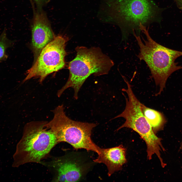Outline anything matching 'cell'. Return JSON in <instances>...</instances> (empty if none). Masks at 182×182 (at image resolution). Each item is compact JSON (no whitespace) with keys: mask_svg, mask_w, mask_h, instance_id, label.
<instances>
[{"mask_svg":"<svg viewBox=\"0 0 182 182\" xmlns=\"http://www.w3.org/2000/svg\"><path fill=\"white\" fill-rule=\"evenodd\" d=\"M111 21L119 26L123 38L139 33L141 28L160 23L166 9L159 7L152 0H110Z\"/></svg>","mask_w":182,"mask_h":182,"instance_id":"6da1fadb","label":"cell"},{"mask_svg":"<svg viewBox=\"0 0 182 182\" xmlns=\"http://www.w3.org/2000/svg\"><path fill=\"white\" fill-rule=\"evenodd\" d=\"M146 36L143 42L139 35L134 33L140 48L137 56L140 60L144 61L147 64L151 72V77L156 86L159 88L158 92L156 95H160L166 87L167 80L175 71L182 69L178 66L175 60L182 56V52L177 51L163 46L154 41L151 37L146 27L141 29Z\"/></svg>","mask_w":182,"mask_h":182,"instance_id":"7a4b0ae2","label":"cell"},{"mask_svg":"<svg viewBox=\"0 0 182 182\" xmlns=\"http://www.w3.org/2000/svg\"><path fill=\"white\" fill-rule=\"evenodd\" d=\"M75 50L76 55L69 65V78L58 91V97L66 89L72 87L74 90V97L77 99L80 89L89 76L92 74L95 76L107 74L114 65L113 61L99 47H77Z\"/></svg>","mask_w":182,"mask_h":182,"instance_id":"3957f363","label":"cell"},{"mask_svg":"<svg viewBox=\"0 0 182 182\" xmlns=\"http://www.w3.org/2000/svg\"><path fill=\"white\" fill-rule=\"evenodd\" d=\"M47 122L32 121L25 125L13 156V167L29 163L40 164L58 143L54 134L47 126Z\"/></svg>","mask_w":182,"mask_h":182,"instance_id":"277c9868","label":"cell"},{"mask_svg":"<svg viewBox=\"0 0 182 182\" xmlns=\"http://www.w3.org/2000/svg\"><path fill=\"white\" fill-rule=\"evenodd\" d=\"M52 111L53 118L47 122V125L54 134L58 143L65 142L75 149H85L99 154L100 147L93 142L91 137L92 131L96 124L71 119L66 116L63 105H59Z\"/></svg>","mask_w":182,"mask_h":182,"instance_id":"5b68a950","label":"cell"},{"mask_svg":"<svg viewBox=\"0 0 182 182\" xmlns=\"http://www.w3.org/2000/svg\"><path fill=\"white\" fill-rule=\"evenodd\" d=\"M141 103L136 97L130 98L126 100L124 110L116 117L117 118H123L125 121L117 130L126 127L136 132L146 144L148 159H151L152 155L155 154L161 164H163L164 162L161 156L160 152L164 151L165 150L161 143L162 139L155 134L143 115L141 109Z\"/></svg>","mask_w":182,"mask_h":182,"instance_id":"8992f818","label":"cell"},{"mask_svg":"<svg viewBox=\"0 0 182 182\" xmlns=\"http://www.w3.org/2000/svg\"><path fill=\"white\" fill-rule=\"evenodd\" d=\"M67 38L61 35L54 39L42 50L32 66L27 72L24 82L33 78H39L41 83L48 75L65 66V50Z\"/></svg>","mask_w":182,"mask_h":182,"instance_id":"52a82bcc","label":"cell"},{"mask_svg":"<svg viewBox=\"0 0 182 182\" xmlns=\"http://www.w3.org/2000/svg\"><path fill=\"white\" fill-rule=\"evenodd\" d=\"M79 153L71 152L54 157L40 164L53 174L52 181L77 182L82 180L90 170L91 164Z\"/></svg>","mask_w":182,"mask_h":182,"instance_id":"ba28073f","label":"cell"},{"mask_svg":"<svg viewBox=\"0 0 182 182\" xmlns=\"http://www.w3.org/2000/svg\"><path fill=\"white\" fill-rule=\"evenodd\" d=\"M32 45L35 58L55 36L46 14L39 11L35 15L32 26Z\"/></svg>","mask_w":182,"mask_h":182,"instance_id":"9c48e42d","label":"cell"},{"mask_svg":"<svg viewBox=\"0 0 182 182\" xmlns=\"http://www.w3.org/2000/svg\"><path fill=\"white\" fill-rule=\"evenodd\" d=\"M126 148L121 144L109 148H100L97 158L93 160L95 163H103L107 167L108 176L122 169L127 162Z\"/></svg>","mask_w":182,"mask_h":182,"instance_id":"30bf717a","label":"cell"},{"mask_svg":"<svg viewBox=\"0 0 182 182\" xmlns=\"http://www.w3.org/2000/svg\"><path fill=\"white\" fill-rule=\"evenodd\" d=\"M142 112L155 133L163 129L167 120L163 113L148 108L141 103Z\"/></svg>","mask_w":182,"mask_h":182,"instance_id":"8fae6325","label":"cell"},{"mask_svg":"<svg viewBox=\"0 0 182 182\" xmlns=\"http://www.w3.org/2000/svg\"><path fill=\"white\" fill-rule=\"evenodd\" d=\"M13 43L12 41L8 38L5 28L0 35V63L7 59L8 55L6 52L7 50L12 46Z\"/></svg>","mask_w":182,"mask_h":182,"instance_id":"7c38bea8","label":"cell"},{"mask_svg":"<svg viewBox=\"0 0 182 182\" xmlns=\"http://www.w3.org/2000/svg\"><path fill=\"white\" fill-rule=\"evenodd\" d=\"M178 7L182 10V0H173Z\"/></svg>","mask_w":182,"mask_h":182,"instance_id":"4fadbf2b","label":"cell"},{"mask_svg":"<svg viewBox=\"0 0 182 182\" xmlns=\"http://www.w3.org/2000/svg\"><path fill=\"white\" fill-rule=\"evenodd\" d=\"M37 4L40 5L45 2L46 0H33Z\"/></svg>","mask_w":182,"mask_h":182,"instance_id":"5bb4252c","label":"cell"},{"mask_svg":"<svg viewBox=\"0 0 182 182\" xmlns=\"http://www.w3.org/2000/svg\"><path fill=\"white\" fill-rule=\"evenodd\" d=\"M182 149V141L181 142L180 145V147H179V150H181Z\"/></svg>","mask_w":182,"mask_h":182,"instance_id":"9a60e30c","label":"cell"}]
</instances>
